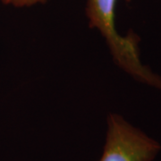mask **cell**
Listing matches in <instances>:
<instances>
[{
    "instance_id": "1",
    "label": "cell",
    "mask_w": 161,
    "mask_h": 161,
    "mask_svg": "<svg viewBox=\"0 0 161 161\" xmlns=\"http://www.w3.org/2000/svg\"><path fill=\"white\" fill-rule=\"evenodd\" d=\"M116 0H86L89 24L105 38L117 65L135 80L161 91V76L142 63L138 39L133 34L123 36L115 29Z\"/></svg>"
},
{
    "instance_id": "2",
    "label": "cell",
    "mask_w": 161,
    "mask_h": 161,
    "mask_svg": "<svg viewBox=\"0 0 161 161\" xmlns=\"http://www.w3.org/2000/svg\"><path fill=\"white\" fill-rule=\"evenodd\" d=\"M160 150L158 142L121 115L111 114L103 152L98 161H153Z\"/></svg>"
},
{
    "instance_id": "3",
    "label": "cell",
    "mask_w": 161,
    "mask_h": 161,
    "mask_svg": "<svg viewBox=\"0 0 161 161\" xmlns=\"http://www.w3.org/2000/svg\"><path fill=\"white\" fill-rule=\"evenodd\" d=\"M3 4L7 6H13L14 7H26L37 5L44 4L47 0H0Z\"/></svg>"
}]
</instances>
